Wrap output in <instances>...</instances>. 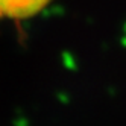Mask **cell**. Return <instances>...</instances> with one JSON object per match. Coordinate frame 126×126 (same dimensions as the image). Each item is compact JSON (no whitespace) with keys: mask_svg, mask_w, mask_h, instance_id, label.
<instances>
[{"mask_svg":"<svg viewBox=\"0 0 126 126\" xmlns=\"http://www.w3.org/2000/svg\"><path fill=\"white\" fill-rule=\"evenodd\" d=\"M52 0H0V21H24L41 14Z\"/></svg>","mask_w":126,"mask_h":126,"instance_id":"1","label":"cell"}]
</instances>
